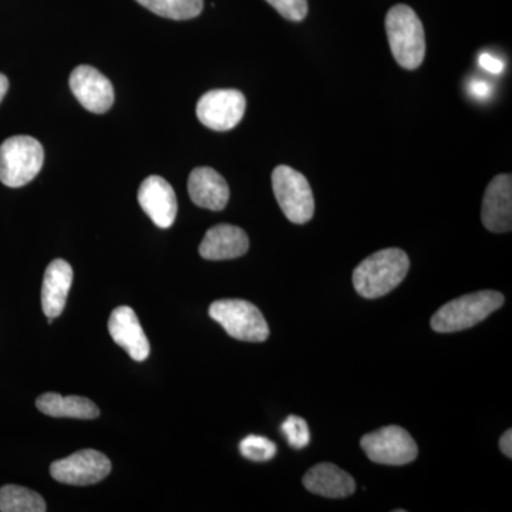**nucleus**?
<instances>
[{
	"label": "nucleus",
	"instance_id": "nucleus-23",
	"mask_svg": "<svg viewBox=\"0 0 512 512\" xmlns=\"http://www.w3.org/2000/svg\"><path fill=\"white\" fill-rule=\"evenodd\" d=\"M285 19L301 22L308 15V0H266Z\"/></svg>",
	"mask_w": 512,
	"mask_h": 512
},
{
	"label": "nucleus",
	"instance_id": "nucleus-17",
	"mask_svg": "<svg viewBox=\"0 0 512 512\" xmlns=\"http://www.w3.org/2000/svg\"><path fill=\"white\" fill-rule=\"evenodd\" d=\"M303 485L311 493L326 498L350 497L356 490L355 480L346 471L330 463L311 468L303 477Z\"/></svg>",
	"mask_w": 512,
	"mask_h": 512
},
{
	"label": "nucleus",
	"instance_id": "nucleus-21",
	"mask_svg": "<svg viewBox=\"0 0 512 512\" xmlns=\"http://www.w3.org/2000/svg\"><path fill=\"white\" fill-rule=\"evenodd\" d=\"M239 451L248 460L262 463V461L272 460L278 450H276L274 441L266 439V437L248 436L239 444Z\"/></svg>",
	"mask_w": 512,
	"mask_h": 512
},
{
	"label": "nucleus",
	"instance_id": "nucleus-18",
	"mask_svg": "<svg viewBox=\"0 0 512 512\" xmlns=\"http://www.w3.org/2000/svg\"><path fill=\"white\" fill-rule=\"evenodd\" d=\"M36 407L46 416L59 417V419H97L100 414L99 407L80 396H62L59 393H45L37 397Z\"/></svg>",
	"mask_w": 512,
	"mask_h": 512
},
{
	"label": "nucleus",
	"instance_id": "nucleus-9",
	"mask_svg": "<svg viewBox=\"0 0 512 512\" xmlns=\"http://www.w3.org/2000/svg\"><path fill=\"white\" fill-rule=\"evenodd\" d=\"M109 458L97 450H80L72 456L57 460L50 466V474L56 481L69 485H92L109 476Z\"/></svg>",
	"mask_w": 512,
	"mask_h": 512
},
{
	"label": "nucleus",
	"instance_id": "nucleus-1",
	"mask_svg": "<svg viewBox=\"0 0 512 512\" xmlns=\"http://www.w3.org/2000/svg\"><path fill=\"white\" fill-rule=\"evenodd\" d=\"M409 268V256L402 249H382L356 266L353 285L363 298H382L402 284Z\"/></svg>",
	"mask_w": 512,
	"mask_h": 512
},
{
	"label": "nucleus",
	"instance_id": "nucleus-22",
	"mask_svg": "<svg viewBox=\"0 0 512 512\" xmlns=\"http://www.w3.org/2000/svg\"><path fill=\"white\" fill-rule=\"evenodd\" d=\"M281 431L289 446L295 450H302L311 443V431H309L308 423L302 417L289 416L282 423Z\"/></svg>",
	"mask_w": 512,
	"mask_h": 512
},
{
	"label": "nucleus",
	"instance_id": "nucleus-12",
	"mask_svg": "<svg viewBox=\"0 0 512 512\" xmlns=\"http://www.w3.org/2000/svg\"><path fill=\"white\" fill-rule=\"evenodd\" d=\"M481 221L495 234L510 232L512 228V177L500 174L485 190Z\"/></svg>",
	"mask_w": 512,
	"mask_h": 512
},
{
	"label": "nucleus",
	"instance_id": "nucleus-3",
	"mask_svg": "<svg viewBox=\"0 0 512 512\" xmlns=\"http://www.w3.org/2000/svg\"><path fill=\"white\" fill-rule=\"evenodd\" d=\"M504 305L503 293L480 291L461 296L441 306L431 318V328L439 333L473 328Z\"/></svg>",
	"mask_w": 512,
	"mask_h": 512
},
{
	"label": "nucleus",
	"instance_id": "nucleus-7",
	"mask_svg": "<svg viewBox=\"0 0 512 512\" xmlns=\"http://www.w3.org/2000/svg\"><path fill=\"white\" fill-rule=\"evenodd\" d=\"M360 446L370 461L384 466H404L412 463L419 454L416 441L409 431L399 426H387L366 434Z\"/></svg>",
	"mask_w": 512,
	"mask_h": 512
},
{
	"label": "nucleus",
	"instance_id": "nucleus-5",
	"mask_svg": "<svg viewBox=\"0 0 512 512\" xmlns=\"http://www.w3.org/2000/svg\"><path fill=\"white\" fill-rule=\"evenodd\" d=\"M210 316L231 338L242 342H265L269 326L261 311L242 299H221L210 306Z\"/></svg>",
	"mask_w": 512,
	"mask_h": 512
},
{
	"label": "nucleus",
	"instance_id": "nucleus-14",
	"mask_svg": "<svg viewBox=\"0 0 512 512\" xmlns=\"http://www.w3.org/2000/svg\"><path fill=\"white\" fill-rule=\"evenodd\" d=\"M249 239L244 229L220 224L208 229L200 245V255L208 261H225L247 254Z\"/></svg>",
	"mask_w": 512,
	"mask_h": 512
},
{
	"label": "nucleus",
	"instance_id": "nucleus-11",
	"mask_svg": "<svg viewBox=\"0 0 512 512\" xmlns=\"http://www.w3.org/2000/svg\"><path fill=\"white\" fill-rule=\"evenodd\" d=\"M138 204L158 228H170L177 218L178 204L173 187L158 175H151L140 185Z\"/></svg>",
	"mask_w": 512,
	"mask_h": 512
},
{
	"label": "nucleus",
	"instance_id": "nucleus-20",
	"mask_svg": "<svg viewBox=\"0 0 512 512\" xmlns=\"http://www.w3.org/2000/svg\"><path fill=\"white\" fill-rule=\"evenodd\" d=\"M137 2L161 18L173 20L197 18L204 9V0H137Z\"/></svg>",
	"mask_w": 512,
	"mask_h": 512
},
{
	"label": "nucleus",
	"instance_id": "nucleus-13",
	"mask_svg": "<svg viewBox=\"0 0 512 512\" xmlns=\"http://www.w3.org/2000/svg\"><path fill=\"white\" fill-rule=\"evenodd\" d=\"M109 332L114 342L136 362H144L150 355V342L130 306L114 309L109 319Z\"/></svg>",
	"mask_w": 512,
	"mask_h": 512
},
{
	"label": "nucleus",
	"instance_id": "nucleus-15",
	"mask_svg": "<svg viewBox=\"0 0 512 512\" xmlns=\"http://www.w3.org/2000/svg\"><path fill=\"white\" fill-rule=\"evenodd\" d=\"M188 192L192 202L205 210L222 211L229 201L227 181L211 167L192 170L188 178Z\"/></svg>",
	"mask_w": 512,
	"mask_h": 512
},
{
	"label": "nucleus",
	"instance_id": "nucleus-24",
	"mask_svg": "<svg viewBox=\"0 0 512 512\" xmlns=\"http://www.w3.org/2000/svg\"><path fill=\"white\" fill-rule=\"evenodd\" d=\"M480 66L488 73L500 74L503 73L505 64L503 60L497 59V57L491 56L490 53H481L480 55Z\"/></svg>",
	"mask_w": 512,
	"mask_h": 512
},
{
	"label": "nucleus",
	"instance_id": "nucleus-10",
	"mask_svg": "<svg viewBox=\"0 0 512 512\" xmlns=\"http://www.w3.org/2000/svg\"><path fill=\"white\" fill-rule=\"evenodd\" d=\"M70 89L84 109L96 114L107 113L114 103L113 84L92 66L76 67L70 74Z\"/></svg>",
	"mask_w": 512,
	"mask_h": 512
},
{
	"label": "nucleus",
	"instance_id": "nucleus-19",
	"mask_svg": "<svg viewBox=\"0 0 512 512\" xmlns=\"http://www.w3.org/2000/svg\"><path fill=\"white\" fill-rule=\"evenodd\" d=\"M42 495L20 485H5L0 488V511L2 512H45Z\"/></svg>",
	"mask_w": 512,
	"mask_h": 512
},
{
	"label": "nucleus",
	"instance_id": "nucleus-26",
	"mask_svg": "<svg viewBox=\"0 0 512 512\" xmlns=\"http://www.w3.org/2000/svg\"><path fill=\"white\" fill-rule=\"evenodd\" d=\"M500 448L503 451L504 456L508 458L512 457V431L507 430L500 439Z\"/></svg>",
	"mask_w": 512,
	"mask_h": 512
},
{
	"label": "nucleus",
	"instance_id": "nucleus-27",
	"mask_svg": "<svg viewBox=\"0 0 512 512\" xmlns=\"http://www.w3.org/2000/svg\"><path fill=\"white\" fill-rule=\"evenodd\" d=\"M9 90V80L5 74L0 73V103L5 99L6 93Z\"/></svg>",
	"mask_w": 512,
	"mask_h": 512
},
{
	"label": "nucleus",
	"instance_id": "nucleus-4",
	"mask_svg": "<svg viewBox=\"0 0 512 512\" xmlns=\"http://www.w3.org/2000/svg\"><path fill=\"white\" fill-rule=\"evenodd\" d=\"M45 161V150L36 138L10 137L0 146V183L19 188L35 180Z\"/></svg>",
	"mask_w": 512,
	"mask_h": 512
},
{
	"label": "nucleus",
	"instance_id": "nucleus-16",
	"mask_svg": "<svg viewBox=\"0 0 512 512\" xmlns=\"http://www.w3.org/2000/svg\"><path fill=\"white\" fill-rule=\"evenodd\" d=\"M73 284V269L64 259H55L46 268L42 286V308L47 318L62 315Z\"/></svg>",
	"mask_w": 512,
	"mask_h": 512
},
{
	"label": "nucleus",
	"instance_id": "nucleus-25",
	"mask_svg": "<svg viewBox=\"0 0 512 512\" xmlns=\"http://www.w3.org/2000/svg\"><path fill=\"white\" fill-rule=\"evenodd\" d=\"M470 89L473 96L477 97V99H487L491 92H493V89H491L490 84L487 82H473Z\"/></svg>",
	"mask_w": 512,
	"mask_h": 512
},
{
	"label": "nucleus",
	"instance_id": "nucleus-8",
	"mask_svg": "<svg viewBox=\"0 0 512 512\" xmlns=\"http://www.w3.org/2000/svg\"><path fill=\"white\" fill-rule=\"evenodd\" d=\"M245 110L247 100L244 94L234 89L211 90L197 103L198 120L215 131H228L237 127Z\"/></svg>",
	"mask_w": 512,
	"mask_h": 512
},
{
	"label": "nucleus",
	"instance_id": "nucleus-6",
	"mask_svg": "<svg viewBox=\"0 0 512 512\" xmlns=\"http://www.w3.org/2000/svg\"><path fill=\"white\" fill-rule=\"evenodd\" d=\"M272 188L279 207L293 224H306L315 214V198L305 175L289 165H278L272 173Z\"/></svg>",
	"mask_w": 512,
	"mask_h": 512
},
{
	"label": "nucleus",
	"instance_id": "nucleus-2",
	"mask_svg": "<svg viewBox=\"0 0 512 512\" xmlns=\"http://www.w3.org/2000/svg\"><path fill=\"white\" fill-rule=\"evenodd\" d=\"M386 33L396 62L416 70L426 56V35L416 12L407 5L393 6L386 16Z\"/></svg>",
	"mask_w": 512,
	"mask_h": 512
}]
</instances>
